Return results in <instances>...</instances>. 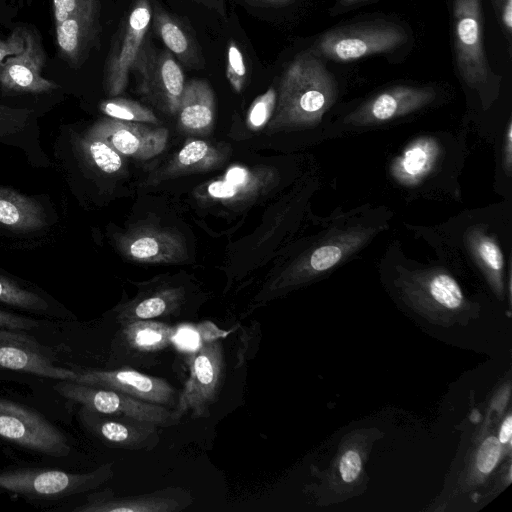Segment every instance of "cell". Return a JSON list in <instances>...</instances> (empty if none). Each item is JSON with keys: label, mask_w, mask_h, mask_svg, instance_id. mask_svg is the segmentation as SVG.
Listing matches in <instances>:
<instances>
[{"label": "cell", "mask_w": 512, "mask_h": 512, "mask_svg": "<svg viewBox=\"0 0 512 512\" xmlns=\"http://www.w3.org/2000/svg\"><path fill=\"white\" fill-rule=\"evenodd\" d=\"M438 154L439 147L434 141L419 140L396 160L393 173L403 182H415L431 170Z\"/></svg>", "instance_id": "cell-29"}, {"label": "cell", "mask_w": 512, "mask_h": 512, "mask_svg": "<svg viewBox=\"0 0 512 512\" xmlns=\"http://www.w3.org/2000/svg\"><path fill=\"white\" fill-rule=\"evenodd\" d=\"M405 29L385 20L362 21L333 27L316 41L313 51L336 62H350L392 52L406 43Z\"/></svg>", "instance_id": "cell-3"}, {"label": "cell", "mask_w": 512, "mask_h": 512, "mask_svg": "<svg viewBox=\"0 0 512 512\" xmlns=\"http://www.w3.org/2000/svg\"><path fill=\"white\" fill-rule=\"evenodd\" d=\"M214 93L206 80L185 83L178 107V126L189 134H208L214 122Z\"/></svg>", "instance_id": "cell-23"}, {"label": "cell", "mask_w": 512, "mask_h": 512, "mask_svg": "<svg viewBox=\"0 0 512 512\" xmlns=\"http://www.w3.org/2000/svg\"><path fill=\"white\" fill-rule=\"evenodd\" d=\"M80 146L88 161L100 171L114 174L121 170V155L103 140L86 135L80 140Z\"/></svg>", "instance_id": "cell-31"}, {"label": "cell", "mask_w": 512, "mask_h": 512, "mask_svg": "<svg viewBox=\"0 0 512 512\" xmlns=\"http://www.w3.org/2000/svg\"><path fill=\"white\" fill-rule=\"evenodd\" d=\"M22 34V52L0 63V86L21 93H45L57 89L56 83L42 76L46 55L38 34L24 27Z\"/></svg>", "instance_id": "cell-17"}, {"label": "cell", "mask_w": 512, "mask_h": 512, "mask_svg": "<svg viewBox=\"0 0 512 512\" xmlns=\"http://www.w3.org/2000/svg\"><path fill=\"white\" fill-rule=\"evenodd\" d=\"M0 224L16 231H33L46 224V214L35 199L0 187Z\"/></svg>", "instance_id": "cell-26"}, {"label": "cell", "mask_w": 512, "mask_h": 512, "mask_svg": "<svg viewBox=\"0 0 512 512\" xmlns=\"http://www.w3.org/2000/svg\"><path fill=\"white\" fill-rule=\"evenodd\" d=\"M340 475L345 482L354 481L361 470V459L359 454L354 450L346 451L340 460Z\"/></svg>", "instance_id": "cell-38"}, {"label": "cell", "mask_w": 512, "mask_h": 512, "mask_svg": "<svg viewBox=\"0 0 512 512\" xmlns=\"http://www.w3.org/2000/svg\"><path fill=\"white\" fill-rule=\"evenodd\" d=\"M276 98L277 91L270 88L252 102L246 118L250 130L257 131L268 124L275 109Z\"/></svg>", "instance_id": "cell-33"}, {"label": "cell", "mask_w": 512, "mask_h": 512, "mask_svg": "<svg viewBox=\"0 0 512 512\" xmlns=\"http://www.w3.org/2000/svg\"><path fill=\"white\" fill-rule=\"evenodd\" d=\"M400 282L405 293L423 306L455 311L464 305L459 284L442 269L406 271L401 275Z\"/></svg>", "instance_id": "cell-22"}, {"label": "cell", "mask_w": 512, "mask_h": 512, "mask_svg": "<svg viewBox=\"0 0 512 512\" xmlns=\"http://www.w3.org/2000/svg\"><path fill=\"white\" fill-rule=\"evenodd\" d=\"M193 502L190 490L166 487L149 493L118 496L107 488L88 495L86 501L74 508L77 512H180Z\"/></svg>", "instance_id": "cell-14"}, {"label": "cell", "mask_w": 512, "mask_h": 512, "mask_svg": "<svg viewBox=\"0 0 512 512\" xmlns=\"http://www.w3.org/2000/svg\"><path fill=\"white\" fill-rule=\"evenodd\" d=\"M498 12H500L504 31L510 39L512 32V0H503Z\"/></svg>", "instance_id": "cell-41"}, {"label": "cell", "mask_w": 512, "mask_h": 512, "mask_svg": "<svg viewBox=\"0 0 512 512\" xmlns=\"http://www.w3.org/2000/svg\"><path fill=\"white\" fill-rule=\"evenodd\" d=\"M0 302L34 312H45L49 307L40 295L2 275H0Z\"/></svg>", "instance_id": "cell-32"}, {"label": "cell", "mask_w": 512, "mask_h": 512, "mask_svg": "<svg viewBox=\"0 0 512 512\" xmlns=\"http://www.w3.org/2000/svg\"><path fill=\"white\" fill-rule=\"evenodd\" d=\"M177 334L175 327L157 320H139L120 324L115 338L116 352L129 363L155 360L167 349Z\"/></svg>", "instance_id": "cell-21"}, {"label": "cell", "mask_w": 512, "mask_h": 512, "mask_svg": "<svg viewBox=\"0 0 512 512\" xmlns=\"http://www.w3.org/2000/svg\"><path fill=\"white\" fill-rule=\"evenodd\" d=\"M0 368L55 380H74L76 372L57 366L35 338L0 328Z\"/></svg>", "instance_id": "cell-18"}, {"label": "cell", "mask_w": 512, "mask_h": 512, "mask_svg": "<svg viewBox=\"0 0 512 512\" xmlns=\"http://www.w3.org/2000/svg\"><path fill=\"white\" fill-rule=\"evenodd\" d=\"M247 69L242 51L231 40L227 48L226 77L236 93H240L246 81Z\"/></svg>", "instance_id": "cell-34"}, {"label": "cell", "mask_w": 512, "mask_h": 512, "mask_svg": "<svg viewBox=\"0 0 512 512\" xmlns=\"http://www.w3.org/2000/svg\"><path fill=\"white\" fill-rule=\"evenodd\" d=\"M151 18L150 0H136L122 18L104 66L103 84L108 96L116 97L126 89L129 74L147 39Z\"/></svg>", "instance_id": "cell-8"}, {"label": "cell", "mask_w": 512, "mask_h": 512, "mask_svg": "<svg viewBox=\"0 0 512 512\" xmlns=\"http://www.w3.org/2000/svg\"><path fill=\"white\" fill-rule=\"evenodd\" d=\"M83 425L103 442L124 450L150 451L159 443V426L121 414H103L82 407Z\"/></svg>", "instance_id": "cell-15"}, {"label": "cell", "mask_w": 512, "mask_h": 512, "mask_svg": "<svg viewBox=\"0 0 512 512\" xmlns=\"http://www.w3.org/2000/svg\"><path fill=\"white\" fill-rule=\"evenodd\" d=\"M100 0H52L55 36L61 57L81 67L99 42Z\"/></svg>", "instance_id": "cell-6"}, {"label": "cell", "mask_w": 512, "mask_h": 512, "mask_svg": "<svg viewBox=\"0 0 512 512\" xmlns=\"http://www.w3.org/2000/svg\"><path fill=\"white\" fill-rule=\"evenodd\" d=\"M151 24L155 33L176 60L188 68L195 69L203 66V58L197 41L177 17L159 6H155L154 10L152 9Z\"/></svg>", "instance_id": "cell-25"}, {"label": "cell", "mask_w": 512, "mask_h": 512, "mask_svg": "<svg viewBox=\"0 0 512 512\" xmlns=\"http://www.w3.org/2000/svg\"><path fill=\"white\" fill-rule=\"evenodd\" d=\"M189 374L173 408L181 419L190 413L193 419L208 417L210 407L218 400L225 379L223 344L216 338L203 341L190 354Z\"/></svg>", "instance_id": "cell-4"}, {"label": "cell", "mask_w": 512, "mask_h": 512, "mask_svg": "<svg viewBox=\"0 0 512 512\" xmlns=\"http://www.w3.org/2000/svg\"><path fill=\"white\" fill-rule=\"evenodd\" d=\"M113 475L112 462L84 473L22 468L0 474V488L30 498H62L95 490Z\"/></svg>", "instance_id": "cell-5"}, {"label": "cell", "mask_w": 512, "mask_h": 512, "mask_svg": "<svg viewBox=\"0 0 512 512\" xmlns=\"http://www.w3.org/2000/svg\"><path fill=\"white\" fill-rule=\"evenodd\" d=\"M122 255L141 263H180L187 258V248L178 232L159 227H140L117 237Z\"/></svg>", "instance_id": "cell-19"}, {"label": "cell", "mask_w": 512, "mask_h": 512, "mask_svg": "<svg viewBox=\"0 0 512 512\" xmlns=\"http://www.w3.org/2000/svg\"><path fill=\"white\" fill-rule=\"evenodd\" d=\"M453 39L457 70L472 89L494 77L483 45L481 0H453Z\"/></svg>", "instance_id": "cell-7"}, {"label": "cell", "mask_w": 512, "mask_h": 512, "mask_svg": "<svg viewBox=\"0 0 512 512\" xmlns=\"http://www.w3.org/2000/svg\"><path fill=\"white\" fill-rule=\"evenodd\" d=\"M86 135L103 140L120 155L140 160L159 155L168 140L166 128H151L145 123L110 117L97 121Z\"/></svg>", "instance_id": "cell-16"}, {"label": "cell", "mask_w": 512, "mask_h": 512, "mask_svg": "<svg viewBox=\"0 0 512 512\" xmlns=\"http://www.w3.org/2000/svg\"><path fill=\"white\" fill-rule=\"evenodd\" d=\"M338 96L337 82L314 51L298 54L284 71L271 131L317 125Z\"/></svg>", "instance_id": "cell-1"}, {"label": "cell", "mask_w": 512, "mask_h": 512, "mask_svg": "<svg viewBox=\"0 0 512 512\" xmlns=\"http://www.w3.org/2000/svg\"><path fill=\"white\" fill-rule=\"evenodd\" d=\"M501 454V443L495 437L487 438L477 454L476 465L483 474L490 473L496 466Z\"/></svg>", "instance_id": "cell-35"}, {"label": "cell", "mask_w": 512, "mask_h": 512, "mask_svg": "<svg viewBox=\"0 0 512 512\" xmlns=\"http://www.w3.org/2000/svg\"><path fill=\"white\" fill-rule=\"evenodd\" d=\"M466 243L473 258L487 275L492 286L501 292L505 260L495 238L480 228H473L466 233Z\"/></svg>", "instance_id": "cell-28"}, {"label": "cell", "mask_w": 512, "mask_h": 512, "mask_svg": "<svg viewBox=\"0 0 512 512\" xmlns=\"http://www.w3.org/2000/svg\"><path fill=\"white\" fill-rule=\"evenodd\" d=\"M106 116L123 121L158 124L159 120L148 107L125 98L110 97L99 105Z\"/></svg>", "instance_id": "cell-30"}, {"label": "cell", "mask_w": 512, "mask_h": 512, "mask_svg": "<svg viewBox=\"0 0 512 512\" xmlns=\"http://www.w3.org/2000/svg\"><path fill=\"white\" fill-rule=\"evenodd\" d=\"M255 7H282L293 3L295 0H244Z\"/></svg>", "instance_id": "cell-43"}, {"label": "cell", "mask_w": 512, "mask_h": 512, "mask_svg": "<svg viewBox=\"0 0 512 512\" xmlns=\"http://www.w3.org/2000/svg\"><path fill=\"white\" fill-rule=\"evenodd\" d=\"M225 153L204 140H189L168 163L164 170L167 176L186 173L207 172L220 166Z\"/></svg>", "instance_id": "cell-27"}, {"label": "cell", "mask_w": 512, "mask_h": 512, "mask_svg": "<svg viewBox=\"0 0 512 512\" xmlns=\"http://www.w3.org/2000/svg\"><path fill=\"white\" fill-rule=\"evenodd\" d=\"M493 1V4H494V7L496 9V11L498 12L500 7H501V4L503 2V0H492Z\"/></svg>", "instance_id": "cell-46"}, {"label": "cell", "mask_w": 512, "mask_h": 512, "mask_svg": "<svg viewBox=\"0 0 512 512\" xmlns=\"http://www.w3.org/2000/svg\"><path fill=\"white\" fill-rule=\"evenodd\" d=\"M384 225L353 220L329 228L254 298L253 308L329 271L366 246Z\"/></svg>", "instance_id": "cell-2"}, {"label": "cell", "mask_w": 512, "mask_h": 512, "mask_svg": "<svg viewBox=\"0 0 512 512\" xmlns=\"http://www.w3.org/2000/svg\"><path fill=\"white\" fill-rule=\"evenodd\" d=\"M38 326L39 323L35 319L0 310V328L24 331Z\"/></svg>", "instance_id": "cell-37"}, {"label": "cell", "mask_w": 512, "mask_h": 512, "mask_svg": "<svg viewBox=\"0 0 512 512\" xmlns=\"http://www.w3.org/2000/svg\"><path fill=\"white\" fill-rule=\"evenodd\" d=\"M376 1L379 0H338L336 4L332 7V10L335 12H343L351 9H356L359 6Z\"/></svg>", "instance_id": "cell-42"}, {"label": "cell", "mask_w": 512, "mask_h": 512, "mask_svg": "<svg viewBox=\"0 0 512 512\" xmlns=\"http://www.w3.org/2000/svg\"><path fill=\"white\" fill-rule=\"evenodd\" d=\"M30 113V110L15 109L0 103V135L21 127Z\"/></svg>", "instance_id": "cell-36"}, {"label": "cell", "mask_w": 512, "mask_h": 512, "mask_svg": "<svg viewBox=\"0 0 512 512\" xmlns=\"http://www.w3.org/2000/svg\"><path fill=\"white\" fill-rule=\"evenodd\" d=\"M512 434V417L508 415L506 419L503 421L502 426L499 432V442L501 444H506L510 441Z\"/></svg>", "instance_id": "cell-44"}, {"label": "cell", "mask_w": 512, "mask_h": 512, "mask_svg": "<svg viewBox=\"0 0 512 512\" xmlns=\"http://www.w3.org/2000/svg\"><path fill=\"white\" fill-rule=\"evenodd\" d=\"M24 47L22 28H18L7 39L0 38V63L7 57L17 55Z\"/></svg>", "instance_id": "cell-39"}, {"label": "cell", "mask_w": 512, "mask_h": 512, "mask_svg": "<svg viewBox=\"0 0 512 512\" xmlns=\"http://www.w3.org/2000/svg\"><path fill=\"white\" fill-rule=\"evenodd\" d=\"M55 391L82 407L103 414H121L152 422L159 427H171L180 422L173 408L143 401L111 389L59 380Z\"/></svg>", "instance_id": "cell-9"}, {"label": "cell", "mask_w": 512, "mask_h": 512, "mask_svg": "<svg viewBox=\"0 0 512 512\" xmlns=\"http://www.w3.org/2000/svg\"><path fill=\"white\" fill-rule=\"evenodd\" d=\"M274 173L269 170H250L232 166L225 175L206 186V195L223 203H236L252 199L265 191L273 181Z\"/></svg>", "instance_id": "cell-24"}, {"label": "cell", "mask_w": 512, "mask_h": 512, "mask_svg": "<svg viewBox=\"0 0 512 512\" xmlns=\"http://www.w3.org/2000/svg\"><path fill=\"white\" fill-rule=\"evenodd\" d=\"M195 1L211 10L217 11L218 13H221V14L224 13V6H223L221 0H195Z\"/></svg>", "instance_id": "cell-45"}, {"label": "cell", "mask_w": 512, "mask_h": 512, "mask_svg": "<svg viewBox=\"0 0 512 512\" xmlns=\"http://www.w3.org/2000/svg\"><path fill=\"white\" fill-rule=\"evenodd\" d=\"M502 164L505 172L509 175L512 167V123L509 120L504 136L502 148Z\"/></svg>", "instance_id": "cell-40"}, {"label": "cell", "mask_w": 512, "mask_h": 512, "mask_svg": "<svg viewBox=\"0 0 512 512\" xmlns=\"http://www.w3.org/2000/svg\"><path fill=\"white\" fill-rule=\"evenodd\" d=\"M0 437L52 457H65L71 451L66 435L45 417L1 397Z\"/></svg>", "instance_id": "cell-11"}, {"label": "cell", "mask_w": 512, "mask_h": 512, "mask_svg": "<svg viewBox=\"0 0 512 512\" xmlns=\"http://www.w3.org/2000/svg\"><path fill=\"white\" fill-rule=\"evenodd\" d=\"M435 97L432 87L392 86L357 107L344 122L353 126L382 124L426 107Z\"/></svg>", "instance_id": "cell-13"}, {"label": "cell", "mask_w": 512, "mask_h": 512, "mask_svg": "<svg viewBox=\"0 0 512 512\" xmlns=\"http://www.w3.org/2000/svg\"><path fill=\"white\" fill-rule=\"evenodd\" d=\"M75 382L118 391L137 399L174 408L178 392L165 379L122 367L112 370L86 369L76 372Z\"/></svg>", "instance_id": "cell-12"}, {"label": "cell", "mask_w": 512, "mask_h": 512, "mask_svg": "<svg viewBox=\"0 0 512 512\" xmlns=\"http://www.w3.org/2000/svg\"><path fill=\"white\" fill-rule=\"evenodd\" d=\"M188 302L187 289L182 285L160 284L142 288L131 300L114 308L119 324L139 320H157L179 316Z\"/></svg>", "instance_id": "cell-20"}, {"label": "cell", "mask_w": 512, "mask_h": 512, "mask_svg": "<svg viewBox=\"0 0 512 512\" xmlns=\"http://www.w3.org/2000/svg\"><path fill=\"white\" fill-rule=\"evenodd\" d=\"M132 71L142 95L164 112L177 114L185 79L169 50L157 49L146 39Z\"/></svg>", "instance_id": "cell-10"}]
</instances>
